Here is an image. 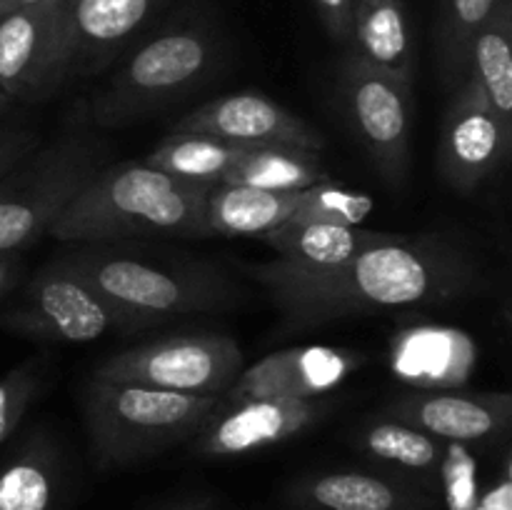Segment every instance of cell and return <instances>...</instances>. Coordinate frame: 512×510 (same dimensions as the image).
I'll use <instances>...</instances> for the list:
<instances>
[{
    "instance_id": "cell-1",
    "label": "cell",
    "mask_w": 512,
    "mask_h": 510,
    "mask_svg": "<svg viewBox=\"0 0 512 510\" xmlns=\"http://www.w3.org/2000/svg\"><path fill=\"white\" fill-rule=\"evenodd\" d=\"M290 325H320L378 310L438 305L465 298L483 283L478 260L443 235H405L335 265L275 258L250 265Z\"/></svg>"
},
{
    "instance_id": "cell-2",
    "label": "cell",
    "mask_w": 512,
    "mask_h": 510,
    "mask_svg": "<svg viewBox=\"0 0 512 510\" xmlns=\"http://www.w3.org/2000/svg\"><path fill=\"white\" fill-rule=\"evenodd\" d=\"M213 185L173 178L148 163L103 168L55 220L63 243H105L138 235L210 238L205 200Z\"/></svg>"
},
{
    "instance_id": "cell-3",
    "label": "cell",
    "mask_w": 512,
    "mask_h": 510,
    "mask_svg": "<svg viewBox=\"0 0 512 510\" xmlns=\"http://www.w3.org/2000/svg\"><path fill=\"white\" fill-rule=\"evenodd\" d=\"M128 320L130 330L175 315L203 313L230 305L235 285L220 273L195 265H168L133 253L88 243L55 258Z\"/></svg>"
},
{
    "instance_id": "cell-4",
    "label": "cell",
    "mask_w": 512,
    "mask_h": 510,
    "mask_svg": "<svg viewBox=\"0 0 512 510\" xmlns=\"http://www.w3.org/2000/svg\"><path fill=\"white\" fill-rule=\"evenodd\" d=\"M220 398L93 380L83 390L90 450L100 468H128L193 438Z\"/></svg>"
},
{
    "instance_id": "cell-5",
    "label": "cell",
    "mask_w": 512,
    "mask_h": 510,
    "mask_svg": "<svg viewBox=\"0 0 512 510\" xmlns=\"http://www.w3.org/2000/svg\"><path fill=\"white\" fill-rule=\"evenodd\" d=\"M108 148L85 130L38 145L0 178V253H20L50 233L75 195L103 170Z\"/></svg>"
},
{
    "instance_id": "cell-6",
    "label": "cell",
    "mask_w": 512,
    "mask_h": 510,
    "mask_svg": "<svg viewBox=\"0 0 512 510\" xmlns=\"http://www.w3.org/2000/svg\"><path fill=\"white\" fill-rule=\"evenodd\" d=\"M218 58V43L203 28H175L155 35L95 93V123L120 128L170 108L213 75Z\"/></svg>"
},
{
    "instance_id": "cell-7",
    "label": "cell",
    "mask_w": 512,
    "mask_h": 510,
    "mask_svg": "<svg viewBox=\"0 0 512 510\" xmlns=\"http://www.w3.org/2000/svg\"><path fill=\"white\" fill-rule=\"evenodd\" d=\"M243 370V350L225 333H190L110 355L93 380L143 385L168 393L220 398Z\"/></svg>"
},
{
    "instance_id": "cell-8",
    "label": "cell",
    "mask_w": 512,
    "mask_h": 510,
    "mask_svg": "<svg viewBox=\"0 0 512 510\" xmlns=\"http://www.w3.org/2000/svg\"><path fill=\"white\" fill-rule=\"evenodd\" d=\"M78 65L73 3L48 0L0 18V85L10 105L53 98Z\"/></svg>"
},
{
    "instance_id": "cell-9",
    "label": "cell",
    "mask_w": 512,
    "mask_h": 510,
    "mask_svg": "<svg viewBox=\"0 0 512 510\" xmlns=\"http://www.w3.org/2000/svg\"><path fill=\"white\" fill-rule=\"evenodd\" d=\"M340 98L355 138L390 188H403L410 170L413 83L348 53L340 70Z\"/></svg>"
},
{
    "instance_id": "cell-10",
    "label": "cell",
    "mask_w": 512,
    "mask_h": 510,
    "mask_svg": "<svg viewBox=\"0 0 512 510\" xmlns=\"http://www.w3.org/2000/svg\"><path fill=\"white\" fill-rule=\"evenodd\" d=\"M0 328L48 343H90L110 330H130L128 320L55 260L25 285L18 305L0 315Z\"/></svg>"
},
{
    "instance_id": "cell-11",
    "label": "cell",
    "mask_w": 512,
    "mask_h": 510,
    "mask_svg": "<svg viewBox=\"0 0 512 510\" xmlns=\"http://www.w3.org/2000/svg\"><path fill=\"white\" fill-rule=\"evenodd\" d=\"M512 155V133L495 118L483 88L470 73L453 88L440 130L438 170L458 193L483 188Z\"/></svg>"
},
{
    "instance_id": "cell-12",
    "label": "cell",
    "mask_w": 512,
    "mask_h": 510,
    "mask_svg": "<svg viewBox=\"0 0 512 510\" xmlns=\"http://www.w3.org/2000/svg\"><path fill=\"white\" fill-rule=\"evenodd\" d=\"M325 413L323 400L240 398L218 400L203 428L193 435V450L205 458H238L298 438Z\"/></svg>"
},
{
    "instance_id": "cell-13",
    "label": "cell",
    "mask_w": 512,
    "mask_h": 510,
    "mask_svg": "<svg viewBox=\"0 0 512 510\" xmlns=\"http://www.w3.org/2000/svg\"><path fill=\"white\" fill-rule=\"evenodd\" d=\"M168 135H205L233 143H278L320 153L325 135L300 115L258 90H243L198 105L170 128Z\"/></svg>"
},
{
    "instance_id": "cell-14",
    "label": "cell",
    "mask_w": 512,
    "mask_h": 510,
    "mask_svg": "<svg viewBox=\"0 0 512 510\" xmlns=\"http://www.w3.org/2000/svg\"><path fill=\"white\" fill-rule=\"evenodd\" d=\"M360 365H363V355L348 348L300 345V348L278 350V353L265 355L248 370H240L223 400H315L338 388Z\"/></svg>"
},
{
    "instance_id": "cell-15",
    "label": "cell",
    "mask_w": 512,
    "mask_h": 510,
    "mask_svg": "<svg viewBox=\"0 0 512 510\" xmlns=\"http://www.w3.org/2000/svg\"><path fill=\"white\" fill-rule=\"evenodd\" d=\"M390 418L448 443H493L508 435L512 398L508 393L413 390L390 403Z\"/></svg>"
},
{
    "instance_id": "cell-16",
    "label": "cell",
    "mask_w": 512,
    "mask_h": 510,
    "mask_svg": "<svg viewBox=\"0 0 512 510\" xmlns=\"http://www.w3.org/2000/svg\"><path fill=\"white\" fill-rule=\"evenodd\" d=\"M293 503L310 510H430L433 500L420 490L360 470H335L300 478L290 485Z\"/></svg>"
},
{
    "instance_id": "cell-17",
    "label": "cell",
    "mask_w": 512,
    "mask_h": 510,
    "mask_svg": "<svg viewBox=\"0 0 512 510\" xmlns=\"http://www.w3.org/2000/svg\"><path fill=\"white\" fill-rule=\"evenodd\" d=\"M408 233H388V230H370L360 225H333V223H303L288 220L275 230L265 233L263 243L278 253V258L300 265H335L355 258L365 250L380 248L403 240Z\"/></svg>"
},
{
    "instance_id": "cell-18",
    "label": "cell",
    "mask_w": 512,
    "mask_h": 510,
    "mask_svg": "<svg viewBox=\"0 0 512 510\" xmlns=\"http://www.w3.org/2000/svg\"><path fill=\"white\" fill-rule=\"evenodd\" d=\"M475 365V345L460 330L415 328L395 340L393 368L418 390L455 385Z\"/></svg>"
},
{
    "instance_id": "cell-19",
    "label": "cell",
    "mask_w": 512,
    "mask_h": 510,
    "mask_svg": "<svg viewBox=\"0 0 512 510\" xmlns=\"http://www.w3.org/2000/svg\"><path fill=\"white\" fill-rule=\"evenodd\" d=\"M303 190L273 193L245 185L215 183L205 200V225L210 235L263 238L265 233L293 218Z\"/></svg>"
},
{
    "instance_id": "cell-20",
    "label": "cell",
    "mask_w": 512,
    "mask_h": 510,
    "mask_svg": "<svg viewBox=\"0 0 512 510\" xmlns=\"http://www.w3.org/2000/svg\"><path fill=\"white\" fill-rule=\"evenodd\" d=\"M350 43L375 68L413 83V35L403 0H355Z\"/></svg>"
},
{
    "instance_id": "cell-21",
    "label": "cell",
    "mask_w": 512,
    "mask_h": 510,
    "mask_svg": "<svg viewBox=\"0 0 512 510\" xmlns=\"http://www.w3.org/2000/svg\"><path fill=\"white\" fill-rule=\"evenodd\" d=\"M163 0H75L78 65L85 73L103 68L115 50L158 10Z\"/></svg>"
},
{
    "instance_id": "cell-22",
    "label": "cell",
    "mask_w": 512,
    "mask_h": 510,
    "mask_svg": "<svg viewBox=\"0 0 512 510\" xmlns=\"http://www.w3.org/2000/svg\"><path fill=\"white\" fill-rule=\"evenodd\" d=\"M60 458L53 440L35 433L0 465V510H55Z\"/></svg>"
},
{
    "instance_id": "cell-23",
    "label": "cell",
    "mask_w": 512,
    "mask_h": 510,
    "mask_svg": "<svg viewBox=\"0 0 512 510\" xmlns=\"http://www.w3.org/2000/svg\"><path fill=\"white\" fill-rule=\"evenodd\" d=\"M468 73L483 88L495 118L512 133V0H498L470 45Z\"/></svg>"
},
{
    "instance_id": "cell-24",
    "label": "cell",
    "mask_w": 512,
    "mask_h": 510,
    "mask_svg": "<svg viewBox=\"0 0 512 510\" xmlns=\"http://www.w3.org/2000/svg\"><path fill=\"white\" fill-rule=\"evenodd\" d=\"M325 180H330V175L315 150L263 143L253 145L225 175L223 183L273 190V193H295V190L313 188Z\"/></svg>"
},
{
    "instance_id": "cell-25",
    "label": "cell",
    "mask_w": 512,
    "mask_h": 510,
    "mask_svg": "<svg viewBox=\"0 0 512 510\" xmlns=\"http://www.w3.org/2000/svg\"><path fill=\"white\" fill-rule=\"evenodd\" d=\"M258 143H233V140L205 138V135H168L145 158L150 168H158L173 178L190 183H223L238 160Z\"/></svg>"
},
{
    "instance_id": "cell-26",
    "label": "cell",
    "mask_w": 512,
    "mask_h": 510,
    "mask_svg": "<svg viewBox=\"0 0 512 510\" xmlns=\"http://www.w3.org/2000/svg\"><path fill=\"white\" fill-rule=\"evenodd\" d=\"M360 448L375 460L413 470V473H433L440 470L445 458L443 440L403 423V420H375L365 425L358 435Z\"/></svg>"
},
{
    "instance_id": "cell-27",
    "label": "cell",
    "mask_w": 512,
    "mask_h": 510,
    "mask_svg": "<svg viewBox=\"0 0 512 510\" xmlns=\"http://www.w3.org/2000/svg\"><path fill=\"white\" fill-rule=\"evenodd\" d=\"M498 0H443L438 23V65L443 83L455 88L468 73L470 45Z\"/></svg>"
},
{
    "instance_id": "cell-28",
    "label": "cell",
    "mask_w": 512,
    "mask_h": 510,
    "mask_svg": "<svg viewBox=\"0 0 512 510\" xmlns=\"http://www.w3.org/2000/svg\"><path fill=\"white\" fill-rule=\"evenodd\" d=\"M375 210V200L363 190L343 188V185L325 180V183L305 188L300 203L290 220L303 223H333V225H360Z\"/></svg>"
},
{
    "instance_id": "cell-29",
    "label": "cell",
    "mask_w": 512,
    "mask_h": 510,
    "mask_svg": "<svg viewBox=\"0 0 512 510\" xmlns=\"http://www.w3.org/2000/svg\"><path fill=\"white\" fill-rule=\"evenodd\" d=\"M40 373L35 363H23L0 378V445L18 430L25 410L38 393Z\"/></svg>"
},
{
    "instance_id": "cell-30",
    "label": "cell",
    "mask_w": 512,
    "mask_h": 510,
    "mask_svg": "<svg viewBox=\"0 0 512 510\" xmlns=\"http://www.w3.org/2000/svg\"><path fill=\"white\" fill-rule=\"evenodd\" d=\"M40 145L38 128L25 123H0V178Z\"/></svg>"
},
{
    "instance_id": "cell-31",
    "label": "cell",
    "mask_w": 512,
    "mask_h": 510,
    "mask_svg": "<svg viewBox=\"0 0 512 510\" xmlns=\"http://www.w3.org/2000/svg\"><path fill=\"white\" fill-rule=\"evenodd\" d=\"M320 20L330 38L338 43H350L353 40V8L355 0H313Z\"/></svg>"
},
{
    "instance_id": "cell-32",
    "label": "cell",
    "mask_w": 512,
    "mask_h": 510,
    "mask_svg": "<svg viewBox=\"0 0 512 510\" xmlns=\"http://www.w3.org/2000/svg\"><path fill=\"white\" fill-rule=\"evenodd\" d=\"M468 510H512V483L508 465H505L500 483L490 493H485L483 498L475 500Z\"/></svg>"
},
{
    "instance_id": "cell-33",
    "label": "cell",
    "mask_w": 512,
    "mask_h": 510,
    "mask_svg": "<svg viewBox=\"0 0 512 510\" xmlns=\"http://www.w3.org/2000/svg\"><path fill=\"white\" fill-rule=\"evenodd\" d=\"M18 275H20L18 253H0V300L13 290Z\"/></svg>"
},
{
    "instance_id": "cell-34",
    "label": "cell",
    "mask_w": 512,
    "mask_h": 510,
    "mask_svg": "<svg viewBox=\"0 0 512 510\" xmlns=\"http://www.w3.org/2000/svg\"><path fill=\"white\" fill-rule=\"evenodd\" d=\"M170 510H213V500L210 498H190L185 500V503L175 505V508Z\"/></svg>"
},
{
    "instance_id": "cell-35",
    "label": "cell",
    "mask_w": 512,
    "mask_h": 510,
    "mask_svg": "<svg viewBox=\"0 0 512 510\" xmlns=\"http://www.w3.org/2000/svg\"><path fill=\"white\" fill-rule=\"evenodd\" d=\"M8 108H10V100H8V95H5L3 85H0V115H3Z\"/></svg>"
},
{
    "instance_id": "cell-36",
    "label": "cell",
    "mask_w": 512,
    "mask_h": 510,
    "mask_svg": "<svg viewBox=\"0 0 512 510\" xmlns=\"http://www.w3.org/2000/svg\"><path fill=\"white\" fill-rule=\"evenodd\" d=\"M8 13H13V5H10V0H0V18Z\"/></svg>"
},
{
    "instance_id": "cell-37",
    "label": "cell",
    "mask_w": 512,
    "mask_h": 510,
    "mask_svg": "<svg viewBox=\"0 0 512 510\" xmlns=\"http://www.w3.org/2000/svg\"><path fill=\"white\" fill-rule=\"evenodd\" d=\"M73 3H75V0H73Z\"/></svg>"
}]
</instances>
